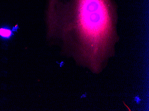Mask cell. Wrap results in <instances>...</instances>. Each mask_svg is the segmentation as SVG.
<instances>
[{
    "instance_id": "cell-1",
    "label": "cell",
    "mask_w": 149,
    "mask_h": 111,
    "mask_svg": "<svg viewBox=\"0 0 149 111\" xmlns=\"http://www.w3.org/2000/svg\"><path fill=\"white\" fill-rule=\"evenodd\" d=\"M78 29L89 60L96 62L110 48L114 38L110 0H76Z\"/></svg>"
},
{
    "instance_id": "cell-2",
    "label": "cell",
    "mask_w": 149,
    "mask_h": 111,
    "mask_svg": "<svg viewBox=\"0 0 149 111\" xmlns=\"http://www.w3.org/2000/svg\"><path fill=\"white\" fill-rule=\"evenodd\" d=\"M13 34L11 30L5 28L0 29V36L5 39H8L11 37Z\"/></svg>"
}]
</instances>
